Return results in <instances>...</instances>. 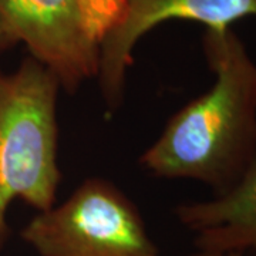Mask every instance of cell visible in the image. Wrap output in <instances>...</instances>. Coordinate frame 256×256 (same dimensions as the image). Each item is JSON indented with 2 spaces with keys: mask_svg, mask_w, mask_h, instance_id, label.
Masks as SVG:
<instances>
[{
  "mask_svg": "<svg viewBox=\"0 0 256 256\" xmlns=\"http://www.w3.org/2000/svg\"><path fill=\"white\" fill-rule=\"evenodd\" d=\"M202 52L212 86L171 116L138 162L152 176L196 181L216 196L256 161V63L234 28L205 30Z\"/></svg>",
  "mask_w": 256,
  "mask_h": 256,
  "instance_id": "1",
  "label": "cell"
},
{
  "mask_svg": "<svg viewBox=\"0 0 256 256\" xmlns=\"http://www.w3.org/2000/svg\"><path fill=\"white\" fill-rule=\"evenodd\" d=\"M14 46H18V42L10 34L9 30L4 28V24L0 22V54L13 48Z\"/></svg>",
  "mask_w": 256,
  "mask_h": 256,
  "instance_id": "7",
  "label": "cell"
},
{
  "mask_svg": "<svg viewBox=\"0 0 256 256\" xmlns=\"http://www.w3.org/2000/svg\"><path fill=\"white\" fill-rule=\"evenodd\" d=\"M20 236L38 256H160L137 205L100 176L37 212Z\"/></svg>",
  "mask_w": 256,
  "mask_h": 256,
  "instance_id": "3",
  "label": "cell"
},
{
  "mask_svg": "<svg viewBox=\"0 0 256 256\" xmlns=\"http://www.w3.org/2000/svg\"><path fill=\"white\" fill-rule=\"evenodd\" d=\"M245 18H256V0H124L101 46L97 80L107 107L116 111L121 106L134 50L151 30L171 20L225 30Z\"/></svg>",
  "mask_w": 256,
  "mask_h": 256,
  "instance_id": "5",
  "label": "cell"
},
{
  "mask_svg": "<svg viewBox=\"0 0 256 256\" xmlns=\"http://www.w3.org/2000/svg\"><path fill=\"white\" fill-rule=\"evenodd\" d=\"M60 92L57 77L30 56L12 73L0 68V250L9 240L13 202L37 212L57 204Z\"/></svg>",
  "mask_w": 256,
  "mask_h": 256,
  "instance_id": "2",
  "label": "cell"
},
{
  "mask_svg": "<svg viewBox=\"0 0 256 256\" xmlns=\"http://www.w3.org/2000/svg\"><path fill=\"white\" fill-rule=\"evenodd\" d=\"M190 256H244L240 254H212V252H195Z\"/></svg>",
  "mask_w": 256,
  "mask_h": 256,
  "instance_id": "8",
  "label": "cell"
},
{
  "mask_svg": "<svg viewBox=\"0 0 256 256\" xmlns=\"http://www.w3.org/2000/svg\"><path fill=\"white\" fill-rule=\"evenodd\" d=\"M124 0H0V22L74 94L97 78L101 46Z\"/></svg>",
  "mask_w": 256,
  "mask_h": 256,
  "instance_id": "4",
  "label": "cell"
},
{
  "mask_svg": "<svg viewBox=\"0 0 256 256\" xmlns=\"http://www.w3.org/2000/svg\"><path fill=\"white\" fill-rule=\"evenodd\" d=\"M200 252H256V161L229 191L175 208Z\"/></svg>",
  "mask_w": 256,
  "mask_h": 256,
  "instance_id": "6",
  "label": "cell"
}]
</instances>
